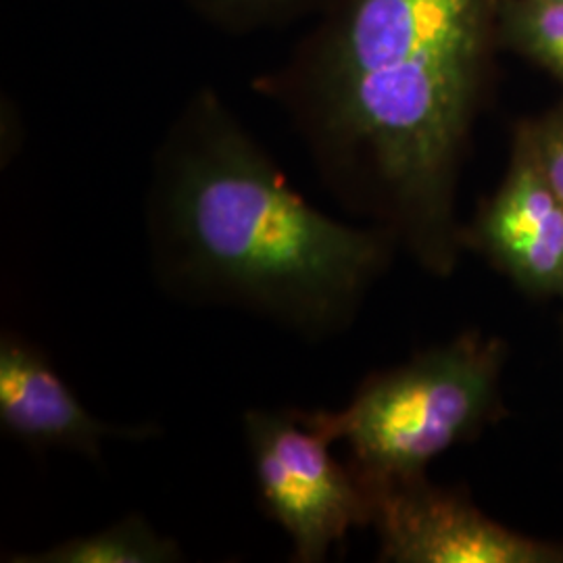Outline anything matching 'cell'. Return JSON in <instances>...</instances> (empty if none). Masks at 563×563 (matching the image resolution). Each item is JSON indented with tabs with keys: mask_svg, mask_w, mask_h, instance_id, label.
Returning <instances> with one entry per match:
<instances>
[{
	"mask_svg": "<svg viewBox=\"0 0 563 563\" xmlns=\"http://www.w3.org/2000/svg\"><path fill=\"white\" fill-rule=\"evenodd\" d=\"M363 486L383 562L563 563V544L509 530L426 476Z\"/></svg>",
	"mask_w": 563,
	"mask_h": 563,
	"instance_id": "5",
	"label": "cell"
},
{
	"mask_svg": "<svg viewBox=\"0 0 563 563\" xmlns=\"http://www.w3.org/2000/svg\"><path fill=\"white\" fill-rule=\"evenodd\" d=\"M180 560L178 543L159 534L141 514H130L99 532L67 539L38 553L7 558V562L18 563H172Z\"/></svg>",
	"mask_w": 563,
	"mask_h": 563,
	"instance_id": "8",
	"label": "cell"
},
{
	"mask_svg": "<svg viewBox=\"0 0 563 563\" xmlns=\"http://www.w3.org/2000/svg\"><path fill=\"white\" fill-rule=\"evenodd\" d=\"M544 178L563 201V107L520 130Z\"/></svg>",
	"mask_w": 563,
	"mask_h": 563,
	"instance_id": "11",
	"label": "cell"
},
{
	"mask_svg": "<svg viewBox=\"0 0 563 563\" xmlns=\"http://www.w3.org/2000/svg\"><path fill=\"white\" fill-rule=\"evenodd\" d=\"M504 346L463 334L369 376L341 411L316 409L363 484L423 476L428 463L474 439L501 405Z\"/></svg>",
	"mask_w": 563,
	"mask_h": 563,
	"instance_id": "3",
	"label": "cell"
},
{
	"mask_svg": "<svg viewBox=\"0 0 563 563\" xmlns=\"http://www.w3.org/2000/svg\"><path fill=\"white\" fill-rule=\"evenodd\" d=\"M146 225L153 269L174 297L239 307L307 341L353 322L395 239L305 201L211 88L163 139Z\"/></svg>",
	"mask_w": 563,
	"mask_h": 563,
	"instance_id": "2",
	"label": "cell"
},
{
	"mask_svg": "<svg viewBox=\"0 0 563 563\" xmlns=\"http://www.w3.org/2000/svg\"><path fill=\"white\" fill-rule=\"evenodd\" d=\"M499 36L563 84V0H501Z\"/></svg>",
	"mask_w": 563,
	"mask_h": 563,
	"instance_id": "9",
	"label": "cell"
},
{
	"mask_svg": "<svg viewBox=\"0 0 563 563\" xmlns=\"http://www.w3.org/2000/svg\"><path fill=\"white\" fill-rule=\"evenodd\" d=\"M202 21L230 34H251L320 15L332 0H184Z\"/></svg>",
	"mask_w": 563,
	"mask_h": 563,
	"instance_id": "10",
	"label": "cell"
},
{
	"mask_svg": "<svg viewBox=\"0 0 563 563\" xmlns=\"http://www.w3.org/2000/svg\"><path fill=\"white\" fill-rule=\"evenodd\" d=\"M0 426L32 449H67L90 460L101 457L107 439L146 441L162 432L155 423L111 426L92 416L41 346L13 330L0 339Z\"/></svg>",
	"mask_w": 563,
	"mask_h": 563,
	"instance_id": "7",
	"label": "cell"
},
{
	"mask_svg": "<svg viewBox=\"0 0 563 563\" xmlns=\"http://www.w3.org/2000/svg\"><path fill=\"white\" fill-rule=\"evenodd\" d=\"M257 497L292 543V560L320 563L353 528L372 523V501L334 441L305 409H251L242 420Z\"/></svg>",
	"mask_w": 563,
	"mask_h": 563,
	"instance_id": "4",
	"label": "cell"
},
{
	"mask_svg": "<svg viewBox=\"0 0 563 563\" xmlns=\"http://www.w3.org/2000/svg\"><path fill=\"white\" fill-rule=\"evenodd\" d=\"M501 0H332L290 57L255 81L290 118L323 184L449 274L463 148Z\"/></svg>",
	"mask_w": 563,
	"mask_h": 563,
	"instance_id": "1",
	"label": "cell"
},
{
	"mask_svg": "<svg viewBox=\"0 0 563 563\" xmlns=\"http://www.w3.org/2000/svg\"><path fill=\"white\" fill-rule=\"evenodd\" d=\"M462 242L526 292L563 299V201L520 132L505 180Z\"/></svg>",
	"mask_w": 563,
	"mask_h": 563,
	"instance_id": "6",
	"label": "cell"
}]
</instances>
